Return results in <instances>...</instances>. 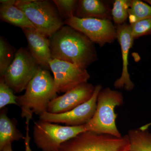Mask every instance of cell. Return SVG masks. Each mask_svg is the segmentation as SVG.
Masks as SVG:
<instances>
[{
	"label": "cell",
	"mask_w": 151,
	"mask_h": 151,
	"mask_svg": "<svg viewBox=\"0 0 151 151\" xmlns=\"http://www.w3.org/2000/svg\"><path fill=\"white\" fill-rule=\"evenodd\" d=\"M49 39L52 59L66 61L86 69L97 59L94 42L67 25L60 29Z\"/></svg>",
	"instance_id": "6da1fadb"
},
{
	"label": "cell",
	"mask_w": 151,
	"mask_h": 151,
	"mask_svg": "<svg viewBox=\"0 0 151 151\" xmlns=\"http://www.w3.org/2000/svg\"><path fill=\"white\" fill-rule=\"evenodd\" d=\"M24 94L17 96L21 116L26 120L32 119L33 114L40 116L47 112L49 104L58 97L54 78L48 70L40 67L25 89Z\"/></svg>",
	"instance_id": "7a4b0ae2"
},
{
	"label": "cell",
	"mask_w": 151,
	"mask_h": 151,
	"mask_svg": "<svg viewBox=\"0 0 151 151\" xmlns=\"http://www.w3.org/2000/svg\"><path fill=\"white\" fill-rule=\"evenodd\" d=\"M123 103L124 97L122 92L110 88L101 89L97 97V108L94 116L85 124L86 132L122 137L116 127L117 115L115 108Z\"/></svg>",
	"instance_id": "3957f363"
},
{
	"label": "cell",
	"mask_w": 151,
	"mask_h": 151,
	"mask_svg": "<svg viewBox=\"0 0 151 151\" xmlns=\"http://www.w3.org/2000/svg\"><path fill=\"white\" fill-rule=\"evenodd\" d=\"M15 6L24 12L38 32L47 38L65 24L52 1L18 0Z\"/></svg>",
	"instance_id": "277c9868"
},
{
	"label": "cell",
	"mask_w": 151,
	"mask_h": 151,
	"mask_svg": "<svg viewBox=\"0 0 151 151\" xmlns=\"http://www.w3.org/2000/svg\"><path fill=\"white\" fill-rule=\"evenodd\" d=\"M128 135L117 137L87 131L63 143L59 151H129Z\"/></svg>",
	"instance_id": "5b68a950"
},
{
	"label": "cell",
	"mask_w": 151,
	"mask_h": 151,
	"mask_svg": "<svg viewBox=\"0 0 151 151\" xmlns=\"http://www.w3.org/2000/svg\"><path fill=\"white\" fill-rule=\"evenodd\" d=\"M85 132V125L62 126L40 120L35 122L34 140L42 151H59L63 143Z\"/></svg>",
	"instance_id": "8992f818"
},
{
	"label": "cell",
	"mask_w": 151,
	"mask_h": 151,
	"mask_svg": "<svg viewBox=\"0 0 151 151\" xmlns=\"http://www.w3.org/2000/svg\"><path fill=\"white\" fill-rule=\"evenodd\" d=\"M40 67L28 50L20 47L16 52L13 61L1 77L14 93H20L26 89Z\"/></svg>",
	"instance_id": "52a82bcc"
},
{
	"label": "cell",
	"mask_w": 151,
	"mask_h": 151,
	"mask_svg": "<svg viewBox=\"0 0 151 151\" xmlns=\"http://www.w3.org/2000/svg\"><path fill=\"white\" fill-rule=\"evenodd\" d=\"M64 23L82 33L101 47L112 43L117 39L116 27L110 20L80 19L73 16L65 21Z\"/></svg>",
	"instance_id": "ba28073f"
},
{
	"label": "cell",
	"mask_w": 151,
	"mask_h": 151,
	"mask_svg": "<svg viewBox=\"0 0 151 151\" xmlns=\"http://www.w3.org/2000/svg\"><path fill=\"white\" fill-rule=\"evenodd\" d=\"M102 89L101 85H96L93 95L87 102L64 113L45 112L40 116V120L54 124H64L71 127L85 125L94 116L97 108V97Z\"/></svg>",
	"instance_id": "9c48e42d"
},
{
	"label": "cell",
	"mask_w": 151,
	"mask_h": 151,
	"mask_svg": "<svg viewBox=\"0 0 151 151\" xmlns=\"http://www.w3.org/2000/svg\"><path fill=\"white\" fill-rule=\"evenodd\" d=\"M50 68L53 78L57 93H65L76 86L87 82L90 75L86 69H82L70 63L52 59Z\"/></svg>",
	"instance_id": "30bf717a"
},
{
	"label": "cell",
	"mask_w": 151,
	"mask_h": 151,
	"mask_svg": "<svg viewBox=\"0 0 151 151\" xmlns=\"http://www.w3.org/2000/svg\"><path fill=\"white\" fill-rule=\"evenodd\" d=\"M94 89L95 86L88 82L76 86L52 100L47 112L59 114L70 111L88 101L93 95Z\"/></svg>",
	"instance_id": "8fae6325"
},
{
	"label": "cell",
	"mask_w": 151,
	"mask_h": 151,
	"mask_svg": "<svg viewBox=\"0 0 151 151\" xmlns=\"http://www.w3.org/2000/svg\"><path fill=\"white\" fill-rule=\"evenodd\" d=\"M116 27L117 39L122 49L123 68L121 77L115 81L114 85L116 89L124 88L127 91H131L134 87L128 71V56L134 40L132 36L131 26L125 23Z\"/></svg>",
	"instance_id": "7c38bea8"
},
{
	"label": "cell",
	"mask_w": 151,
	"mask_h": 151,
	"mask_svg": "<svg viewBox=\"0 0 151 151\" xmlns=\"http://www.w3.org/2000/svg\"><path fill=\"white\" fill-rule=\"evenodd\" d=\"M27 39L28 50L41 67L48 70L52 58L49 39L38 32L35 29H22Z\"/></svg>",
	"instance_id": "4fadbf2b"
},
{
	"label": "cell",
	"mask_w": 151,
	"mask_h": 151,
	"mask_svg": "<svg viewBox=\"0 0 151 151\" xmlns=\"http://www.w3.org/2000/svg\"><path fill=\"white\" fill-rule=\"evenodd\" d=\"M74 16L80 19L95 18L111 20L112 10L103 1L80 0L78 1Z\"/></svg>",
	"instance_id": "5bb4252c"
},
{
	"label": "cell",
	"mask_w": 151,
	"mask_h": 151,
	"mask_svg": "<svg viewBox=\"0 0 151 151\" xmlns=\"http://www.w3.org/2000/svg\"><path fill=\"white\" fill-rule=\"evenodd\" d=\"M7 109H1L0 114V151L9 144L14 141L24 139L25 137L17 128V122L15 119L7 116Z\"/></svg>",
	"instance_id": "9a60e30c"
},
{
	"label": "cell",
	"mask_w": 151,
	"mask_h": 151,
	"mask_svg": "<svg viewBox=\"0 0 151 151\" xmlns=\"http://www.w3.org/2000/svg\"><path fill=\"white\" fill-rule=\"evenodd\" d=\"M0 18L2 21L22 29H35L24 12L14 5L1 4Z\"/></svg>",
	"instance_id": "2e32d148"
},
{
	"label": "cell",
	"mask_w": 151,
	"mask_h": 151,
	"mask_svg": "<svg viewBox=\"0 0 151 151\" xmlns=\"http://www.w3.org/2000/svg\"><path fill=\"white\" fill-rule=\"evenodd\" d=\"M127 135L129 151H151V134L147 130H130Z\"/></svg>",
	"instance_id": "e0dca14e"
},
{
	"label": "cell",
	"mask_w": 151,
	"mask_h": 151,
	"mask_svg": "<svg viewBox=\"0 0 151 151\" xmlns=\"http://www.w3.org/2000/svg\"><path fill=\"white\" fill-rule=\"evenodd\" d=\"M128 18L130 24L151 18V6L139 0L130 1Z\"/></svg>",
	"instance_id": "ac0fdd59"
},
{
	"label": "cell",
	"mask_w": 151,
	"mask_h": 151,
	"mask_svg": "<svg viewBox=\"0 0 151 151\" xmlns=\"http://www.w3.org/2000/svg\"><path fill=\"white\" fill-rule=\"evenodd\" d=\"M14 50L5 38L0 37V75L4 74L14 58Z\"/></svg>",
	"instance_id": "d6986e66"
},
{
	"label": "cell",
	"mask_w": 151,
	"mask_h": 151,
	"mask_svg": "<svg viewBox=\"0 0 151 151\" xmlns=\"http://www.w3.org/2000/svg\"><path fill=\"white\" fill-rule=\"evenodd\" d=\"M130 1L116 0L113 4L112 16L113 22L116 26L125 23L129 17V9Z\"/></svg>",
	"instance_id": "ffe728a7"
},
{
	"label": "cell",
	"mask_w": 151,
	"mask_h": 151,
	"mask_svg": "<svg viewBox=\"0 0 151 151\" xmlns=\"http://www.w3.org/2000/svg\"><path fill=\"white\" fill-rule=\"evenodd\" d=\"M60 17L64 21L75 16L78 1L76 0H53Z\"/></svg>",
	"instance_id": "44dd1931"
},
{
	"label": "cell",
	"mask_w": 151,
	"mask_h": 151,
	"mask_svg": "<svg viewBox=\"0 0 151 151\" xmlns=\"http://www.w3.org/2000/svg\"><path fill=\"white\" fill-rule=\"evenodd\" d=\"M15 96L12 90L5 82L2 78L0 79V108H4L7 105L13 104L17 105Z\"/></svg>",
	"instance_id": "7402d4cb"
},
{
	"label": "cell",
	"mask_w": 151,
	"mask_h": 151,
	"mask_svg": "<svg viewBox=\"0 0 151 151\" xmlns=\"http://www.w3.org/2000/svg\"><path fill=\"white\" fill-rule=\"evenodd\" d=\"M134 39L151 35V18L146 19L130 24Z\"/></svg>",
	"instance_id": "603a6c76"
},
{
	"label": "cell",
	"mask_w": 151,
	"mask_h": 151,
	"mask_svg": "<svg viewBox=\"0 0 151 151\" xmlns=\"http://www.w3.org/2000/svg\"><path fill=\"white\" fill-rule=\"evenodd\" d=\"M30 121H26V135L25 137L24 140L25 144V151H32L30 146V137L29 134V125Z\"/></svg>",
	"instance_id": "cb8c5ba5"
},
{
	"label": "cell",
	"mask_w": 151,
	"mask_h": 151,
	"mask_svg": "<svg viewBox=\"0 0 151 151\" xmlns=\"http://www.w3.org/2000/svg\"><path fill=\"white\" fill-rule=\"evenodd\" d=\"M17 1L15 0H1V4L9 5H15Z\"/></svg>",
	"instance_id": "d4e9b609"
},
{
	"label": "cell",
	"mask_w": 151,
	"mask_h": 151,
	"mask_svg": "<svg viewBox=\"0 0 151 151\" xmlns=\"http://www.w3.org/2000/svg\"><path fill=\"white\" fill-rule=\"evenodd\" d=\"M2 151H13L12 148V144H8L4 148Z\"/></svg>",
	"instance_id": "484cf974"
},
{
	"label": "cell",
	"mask_w": 151,
	"mask_h": 151,
	"mask_svg": "<svg viewBox=\"0 0 151 151\" xmlns=\"http://www.w3.org/2000/svg\"><path fill=\"white\" fill-rule=\"evenodd\" d=\"M150 125H151V123L147 124V125L144 126V127H141V129L142 130H147Z\"/></svg>",
	"instance_id": "4316f807"
},
{
	"label": "cell",
	"mask_w": 151,
	"mask_h": 151,
	"mask_svg": "<svg viewBox=\"0 0 151 151\" xmlns=\"http://www.w3.org/2000/svg\"><path fill=\"white\" fill-rule=\"evenodd\" d=\"M146 2L148 3L151 6V0H147V1H145Z\"/></svg>",
	"instance_id": "83f0119b"
}]
</instances>
